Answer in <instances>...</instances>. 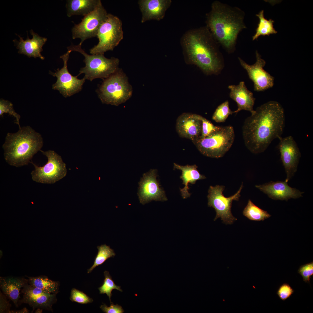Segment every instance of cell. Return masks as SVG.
Segmentation results:
<instances>
[{"label": "cell", "instance_id": "cell-1", "mask_svg": "<svg viewBox=\"0 0 313 313\" xmlns=\"http://www.w3.org/2000/svg\"><path fill=\"white\" fill-rule=\"evenodd\" d=\"M285 125L284 110L279 103L270 101L262 105L244 122L245 146L253 153L264 152L273 140L281 137Z\"/></svg>", "mask_w": 313, "mask_h": 313}, {"label": "cell", "instance_id": "cell-2", "mask_svg": "<svg viewBox=\"0 0 313 313\" xmlns=\"http://www.w3.org/2000/svg\"><path fill=\"white\" fill-rule=\"evenodd\" d=\"M182 45L188 58L207 74H218L223 67L219 43L206 26L187 32Z\"/></svg>", "mask_w": 313, "mask_h": 313}, {"label": "cell", "instance_id": "cell-3", "mask_svg": "<svg viewBox=\"0 0 313 313\" xmlns=\"http://www.w3.org/2000/svg\"><path fill=\"white\" fill-rule=\"evenodd\" d=\"M206 16V27L214 38L228 52H234L239 34L246 28L244 12L237 7L216 1Z\"/></svg>", "mask_w": 313, "mask_h": 313}, {"label": "cell", "instance_id": "cell-4", "mask_svg": "<svg viewBox=\"0 0 313 313\" xmlns=\"http://www.w3.org/2000/svg\"><path fill=\"white\" fill-rule=\"evenodd\" d=\"M43 145L41 135L29 126L15 133H8L2 145L4 156L10 165L19 167L28 165Z\"/></svg>", "mask_w": 313, "mask_h": 313}, {"label": "cell", "instance_id": "cell-5", "mask_svg": "<svg viewBox=\"0 0 313 313\" xmlns=\"http://www.w3.org/2000/svg\"><path fill=\"white\" fill-rule=\"evenodd\" d=\"M96 91L102 103L118 106L131 97L133 90L127 76L119 68L103 79Z\"/></svg>", "mask_w": 313, "mask_h": 313}, {"label": "cell", "instance_id": "cell-6", "mask_svg": "<svg viewBox=\"0 0 313 313\" xmlns=\"http://www.w3.org/2000/svg\"><path fill=\"white\" fill-rule=\"evenodd\" d=\"M81 45L79 43L77 45L72 44L67 47L68 50L79 52L84 57L83 61L85 65L80 69L78 76L84 74L83 78L85 80L90 81L97 78L103 80L119 68L118 59L113 57L107 58L104 54H89L82 48Z\"/></svg>", "mask_w": 313, "mask_h": 313}, {"label": "cell", "instance_id": "cell-7", "mask_svg": "<svg viewBox=\"0 0 313 313\" xmlns=\"http://www.w3.org/2000/svg\"><path fill=\"white\" fill-rule=\"evenodd\" d=\"M233 128L229 125L219 128L203 138L192 141L203 155L213 158L222 157L229 150L234 141Z\"/></svg>", "mask_w": 313, "mask_h": 313}, {"label": "cell", "instance_id": "cell-8", "mask_svg": "<svg viewBox=\"0 0 313 313\" xmlns=\"http://www.w3.org/2000/svg\"><path fill=\"white\" fill-rule=\"evenodd\" d=\"M97 37L99 42L90 50V54H104L107 51L113 50L123 38L121 21L117 17L108 13L98 30Z\"/></svg>", "mask_w": 313, "mask_h": 313}, {"label": "cell", "instance_id": "cell-9", "mask_svg": "<svg viewBox=\"0 0 313 313\" xmlns=\"http://www.w3.org/2000/svg\"><path fill=\"white\" fill-rule=\"evenodd\" d=\"M40 151L47 157L48 161L42 167L30 162L34 167L31 173L32 180L37 183L51 184L65 176L67 172L66 164L61 157L53 150Z\"/></svg>", "mask_w": 313, "mask_h": 313}, {"label": "cell", "instance_id": "cell-10", "mask_svg": "<svg viewBox=\"0 0 313 313\" xmlns=\"http://www.w3.org/2000/svg\"><path fill=\"white\" fill-rule=\"evenodd\" d=\"M243 187L242 183L234 194L226 197L223 194L225 188L224 186L217 185L210 186L207 196L208 204V206L213 208L216 212L214 221L220 218L224 223L231 224L237 220L231 212L232 203L233 201L239 200Z\"/></svg>", "mask_w": 313, "mask_h": 313}, {"label": "cell", "instance_id": "cell-11", "mask_svg": "<svg viewBox=\"0 0 313 313\" xmlns=\"http://www.w3.org/2000/svg\"><path fill=\"white\" fill-rule=\"evenodd\" d=\"M108 14L101 2L93 11L84 16L80 22L74 25L72 29V39H80L79 43L82 45L87 39L97 37L98 30Z\"/></svg>", "mask_w": 313, "mask_h": 313}, {"label": "cell", "instance_id": "cell-12", "mask_svg": "<svg viewBox=\"0 0 313 313\" xmlns=\"http://www.w3.org/2000/svg\"><path fill=\"white\" fill-rule=\"evenodd\" d=\"M70 50L61 56L60 58L63 62V66L60 69L58 68L55 72L49 71V74L57 78L56 82L52 85V89L58 90L63 96L66 98L70 97L80 91L86 80L77 78V75L74 76L69 72L67 63L69 58Z\"/></svg>", "mask_w": 313, "mask_h": 313}, {"label": "cell", "instance_id": "cell-13", "mask_svg": "<svg viewBox=\"0 0 313 313\" xmlns=\"http://www.w3.org/2000/svg\"><path fill=\"white\" fill-rule=\"evenodd\" d=\"M255 53L256 61L253 64H247L239 57L238 59L241 66L246 71L249 78L253 82L254 90L264 91L273 87L274 78L263 69L266 62L261 58L257 50Z\"/></svg>", "mask_w": 313, "mask_h": 313}, {"label": "cell", "instance_id": "cell-14", "mask_svg": "<svg viewBox=\"0 0 313 313\" xmlns=\"http://www.w3.org/2000/svg\"><path fill=\"white\" fill-rule=\"evenodd\" d=\"M279 139L280 141L278 148L286 174L285 181L287 182L294 176L297 170L301 156V152L296 142L292 136L284 138L281 137Z\"/></svg>", "mask_w": 313, "mask_h": 313}, {"label": "cell", "instance_id": "cell-15", "mask_svg": "<svg viewBox=\"0 0 313 313\" xmlns=\"http://www.w3.org/2000/svg\"><path fill=\"white\" fill-rule=\"evenodd\" d=\"M157 170L151 169L144 174L139 183L138 193L140 203L143 205L152 201L167 200L164 191L156 179Z\"/></svg>", "mask_w": 313, "mask_h": 313}, {"label": "cell", "instance_id": "cell-16", "mask_svg": "<svg viewBox=\"0 0 313 313\" xmlns=\"http://www.w3.org/2000/svg\"><path fill=\"white\" fill-rule=\"evenodd\" d=\"M22 298L18 304L26 303L32 307V313L37 308L53 312L52 306L57 301V294H50L28 283L21 289Z\"/></svg>", "mask_w": 313, "mask_h": 313}, {"label": "cell", "instance_id": "cell-17", "mask_svg": "<svg viewBox=\"0 0 313 313\" xmlns=\"http://www.w3.org/2000/svg\"><path fill=\"white\" fill-rule=\"evenodd\" d=\"M255 187L269 197L275 200L287 201L291 199L302 196L303 192L290 187L285 181H271Z\"/></svg>", "mask_w": 313, "mask_h": 313}, {"label": "cell", "instance_id": "cell-18", "mask_svg": "<svg viewBox=\"0 0 313 313\" xmlns=\"http://www.w3.org/2000/svg\"><path fill=\"white\" fill-rule=\"evenodd\" d=\"M200 115L190 113H184L176 120V130L181 137L193 141L199 138L201 132V121Z\"/></svg>", "mask_w": 313, "mask_h": 313}, {"label": "cell", "instance_id": "cell-19", "mask_svg": "<svg viewBox=\"0 0 313 313\" xmlns=\"http://www.w3.org/2000/svg\"><path fill=\"white\" fill-rule=\"evenodd\" d=\"M30 32L32 36V39H30L27 34V37L25 40L23 38L15 34L19 37V40L14 39L13 41L15 46H17V48L19 49L18 53L26 55L29 57H39L42 60L44 59V57L41 53L43 51L42 47L47 41V38L39 36L32 29L30 30Z\"/></svg>", "mask_w": 313, "mask_h": 313}, {"label": "cell", "instance_id": "cell-20", "mask_svg": "<svg viewBox=\"0 0 313 313\" xmlns=\"http://www.w3.org/2000/svg\"><path fill=\"white\" fill-rule=\"evenodd\" d=\"M171 2L170 0H139L138 3L142 14L141 22L162 19Z\"/></svg>", "mask_w": 313, "mask_h": 313}, {"label": "cell", "instance_id": "cell-21", "mask_svg": "<svg viewBox=\"0 0 313 313\" xmlns=\"http://www.w3.org/2000/svg\"><path fill=\"white\" fill-rule=\"evenodd\" d=\"M230 90V97L237 103L238 108L234 113H237L242 110L249 111L251 114L255 112L253 109L255 99L252 92L247 88L244 81L240 82L237 85H231L228 87Z\"/></svg>", "mask_w": 313, "mask_h": 313}, {"label": "cell", "instance_id": "cell-22", "mask_svg": "<svg viewBox=\"0 0 313 313\" xmlns=\"http://www.w3.org/2000/svg\"><path fill=\"white\" fill-rule=\"evenodd\" d=\"M28 283L24 277L8 276L0 277V287L3 294L11 300L16 307L18 306L20 291Z\"/></svg>", "mask_w": 313, "mask_h": 313}, {"label": "cell", "instance_id": "cell-23", "mask_svg": "<svg viewBox=\"0 0 313 313\" xmlns=\"http://www.w3.org/2000/svg\"><path fill=\"white\" fill-rule=\"evenodd\" d=\"M174 169L180 170L182 171L180 178L182 180L184 187L180 189V191L181 196L184 199L189 197L190 195L188 191L189 183L194 184L198 180L206 178L205 176L199 173L197 169V166L196 165L182 166L174 163Z\"/></svg>", "mask_w": 313, "mask_h": 313}, {"label": "cell", "instance_id": "cell-24", "mask_svg": "<svg viewBox=\"0 0 313 313\" xmlns=\"http://www.w3.org/2000/svg\"><path fill=\"white\" fill-rule=\"evenodd\" d=\"M101 2L100 0H67V15L69 17L75 15L84 16L93 11Z\"/></svg>", "mask_w": 313, "mask_h": 313}, {"label": "cell", "instance_id": "cell-25", "mask_svg": "<svg viewBox=\"0 0 313 313\" xmlns=\"http://www.w3.org/2000/svg\"><path fill=\"white\" fill-rule=\"evenodd\" d=\"M28 279V283L50 294H57L59 292V283L52 280L45 275L32 277L25 276Z\"/></svg>", "mask_w": 313, "mask_h": 313}, {"label": "cell", "instance_id": "cell-26", "mask_svg": "<svg viewBox=\"0 0 313 313\" xmlns=\"http://www.w3.org/2000/svg\"><path fill=\"white\" fill-rule=\"evenodd\" d=\"M256 16L259 18V22L256 30V33L252 37L253 41L257 39L261 36H269L277 32L274 28V21L271 19L268 20L265 19L263 10L261 11Z\"/></svg>", "mask_w": 313, "mask_h": 313}, {"label": "cell", "instance_id": "cell-27", "mask_svg": "<svg viewBox=\"0 0 313 313\" xmlns=\"http://www.w3.org/2000/svg\"><path fill=\"white\" fill-rule=\"evenodd\" d=\"M243 213L250 220L256 221H263L271 216L267 211L255 205L250 199L248 200Z\"/></svg>", "mask_w": 313, "mask_h": 313}, {"label": "cell", "instance_id": "cell-28", "mask_svg": "<svg viewBox=\"0 0 313 313\" xmlns=\"http://www.w3.org/2000/svg\"><path fill=\"white\" fill-rule=\"evenodd\" d=\"M97 254L93 265L88 270L87 273H90L96 267L102 265L108 259L114 257L116 254L114 250L105 244L97 247Z\"/></svg>", "mask_w": 313, "mask_h": 313}, {"label": "cell", "instance_id": "cell-29", "mask_svg": "<svg viewBox=\"0 0 313 313\" xmlns=\"http://www.w3.org/2000/svg\"><path fill=\"white\" fill-rule=\"evenodd\" d=\"M105 279L102 285L98 288L100 294H107L110 303L112 295V292L113 290L116 289L121 292H122L121 287L116 285L112 280L109 272L105 271L104 272Z\"/></svg>", "mask_w": 313, "mask_h": 313}, {"label": "cell", "instance_id": "cell-30", "mask_svg": "<svg viewBox=\"0 0 313 313\" xmlns=\"http://www.w3.org/2000/svg\"><path fill=\"white\" fill-rule=\"evenodd\" d=\"M234 113L229 108L228 101H225L219 105L216 108L212 117V119L217 123L225 122L230 115Z\"/></svg>", "mask_w": 313, "mask_h": 313}, {"label": "cell", "instance_id": "cell-31", "mask_svg": "<svg viewBox=\"0 0 313 313\" xmlns=\"http://www.w3.org/2000/svg\"><path fill=\"white\" fill-rule=\"evenodd\" d=\"M4 113H8L15 117L16 118L15 123L19 125V129L21 128L19 124L20 115L15 112L13 108V104L11 102L1 99L0 100V116L3 117Z\"/></svg>", "mask_w": 313, "mask_h": 313}, {"label": "cell", "instance_id": "cell-32", "mask_svg": "<svg viewBox=\"0 0 313 313\" xmlns=\"http://www.w3.org/2000/svg\"><path fill=\"white\" fill-rule=\"evenodd\" d=\"M70 299L73 302L85 304L92 303L93 300L83 292L75 288L71 291Z\"/></svg>", "mask_w": 313, "mask_h": 313}, {"label": "cell", "instance_id": "cell-33", "mask_svg": "<svg viewBox=\"0 0 313 313\" xmlns=\"http://www.w3.org/2000/svg\"><path fill=\"white\" fill-rule=\"evenodd\" d=\"M200 119L201 121V132L199 137L203 138L212 132L219 129V126H215L211 122L205 118L200 115Z\"/></svg>", "mask_w": 313, "mask_h": 313}, {"label": "cell", "instance_id": "cell-34", "mask_svg": "<svg viewBox=\"0 0 313 313\" xmlns=\"http://www.w3.org/2000/svg\"><path fill=\"white\" fill-rule=\"evenodd\" d=\"M298 273L302 276L304 281L310 284V279L313 275V262L301 266Z\"/></svg>", "mask_w": 313, "mask_h": 313}, {"label": "cell", "instance_id": "cell-35", "mask_svg": "<svg viewBox=\"0 0 313 313\" xmlns=\"http://www.w3.org/2000/svg\"><path fill=\"white\" fill-rule=\"evenodd\" d=\"M294 291L289 284L285 283L279 286L276 294L280 299L284 301L290 297Z\"/></svg>", "mask_w": 313, "mask_h": 313}, {"label": "cell", "instance_id": "cell-36", "mask_svg": "<svg viewBox=\"0 0 313 313\" xmlns=\"http://www.w3.org/2000/svg\"><path fill=\"white\" fill-rule=\"evenodd\" d=\"M110 305L108 307L105 304H103L100 306V308L104 312L106 313H123L124 310L122 307L117 304L114 305L112 302L110 303Z\"/></svg>", "mask_w": 313, "mask_h": 313}, {"label": "cell", "instance_id": "cell-37", "mask_svg": "<svg viewBox=\"0 0 313 313\" xmlns=\"http://www.w3.org/2000/svg\"><path fill=\"white\" fill-rule=\"evenodd\" d=\"M0 292V313H8L10 310L11 304L7 300L6 296Z\"/></svg>", "mask_w": 313, "mask_h": 313}, {"label": "cell", "instance_id": "cell-38", "mask_svg": "<svg viewBox=\"0 0 313 313\" xmlns=\"http://www.w3.org/2000/svg\"><path fill=\"white\" fill-rule=\"evenodd\" d=\"M29 313V310L26 307L18 310H10L8 313Z\"/></svg>", "mask_w": 313, "mask_h": 313}, {"label": "cell", "instance_id": "cell-39", "mask_svg": "<svg viewBox=\"0 0 313 313\" xmlns=\"http://www.w3.org/2000/svg\"><path fill=\"white\" fill-rule=\"evenodd\" d=\"M43 310L40 308H37L35 311V313H41L42 312Z\"/></svg>", "mask_w": 313, "mask_h": 313}, {"label": "cell", "instance_id": "cell-40", "mask_svg": "<svg viewBox=\"0 0 313 313\" xmlns=\"http://www.w3.org/2000/svg\"><path fill=\"white\" fill-rule=\"evenodd\" d=\"M0 258H1L3 255V252L2 251L0 250Z\"/></svg>", "mask_w": 313, "mask_h": 313}]
</instances>
